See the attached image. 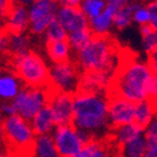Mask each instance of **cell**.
<instances>
[{"instance_id": "8d00e7d4", "label": "cell", "mask_w": 157, "mask_h": 157, "mask_svg": "<svg viewBox=\"0 0 157 157\" xmlns=\"http://www.w3.org/2000/svg\"><path fill=\"white\" fill-rule=\"evenodd\" d=\"M147 64L150 66L151 70L153 73L157 74V48L155 49L154 52H151L148 55V59H147Z\"/></svg>"}, {"instance_id": "603a6c76", "label": "cell", "mask_w": 157, "mask_h": 157, "mask_svg": "<svg viewBox=\"0 0 157 157\" xmlns=\"http://www.w3.org/2000/svg\"><path fill=\"white\" fill-rule=\"evenodd\" d=\"M146 147L144 135H140L119 147V157H143Z\"/></svg>"}, {"instance_id": "5b68a950", "label": "cell", "mask_w": 157, "mask_h": 157, "mask_svg": "<svg viewBox=\"0 0 157 157\" xmlns=\"http://www.w3.org/2000/svg\"><path fill=\"white\" fill-rule=\"evenodd\" d=\"M12 66L14 72L24 86L46 87L48 86V64L37 52L29 50L13 56Z\"/></svg>"}, {"instance_id": "ba28073f", "label": "cell", "mask_w": 157, "mask_h": 157, "mask_svg": "<svg viewBox=\"0 0 157 157\" xmlns=\"http://www.w3.org/2000/svg\"><path fill=\"white\" fill-rule=\"evenodd\" d=\"M81 73L75 63L56 62L48 68V85L52 91L75 94L78 91Z\"/></svg>"}, {"instance_id": "d590c367", "label": "cell", "mask_w": 157, "mask_h": 157, "mask_svg": "<svg viewBox=\"0 0 157 157\" xmlns=\"http://www.w3.org/2000/svg\"><path fill=\"white\" fill-rule=\"evenodd\" d=\"M13 3H14V0H0V21L6 19Z\"/></svg>"}, {"instance_id": "4dcf8cb0", "label": "cell", "mask_w": 157, "mask_h": 157, "mask_svg": "<svg viewBox=\"0 0 157 157\" xmlns=\"http://www.w3.org/2000/svg\"><path fill=\"white\" fill-rule=\"evenodd\" d=\"M143 135H144L147 144L157 142V113H155L152 120L148 122V124L144 128Z\"/></svg>"}, {"instance_id": "4316f807", "label": "cell", "mask_w": 157, "mask_h": 157, "mask_svg": "<svg viewBox=\"0 0 157 157\" xmlns=\"http://www.w3.org/2000/svg\"><path fill=\"white\" fill-rule=\"evenodd\" d=\"M140 33L142 37L143 50L150 55L157 48V31L147 24L140 26Z\"/></svg>"}, {"instance_id": "ab89813d", "label": "cell", "mask_w": 157, "mask_h": 157, "mask_svg": "<svg viewBox=\"0 0 157 157\" xmlns=\"http://www.w3.org/2000/svg\"><path fill=\"white\" fill-rule=\"evenodd\" d=\"M107 5H110L115 7L116 9H120V8L127 6L129 2H131V0H106Z\"/></svg>"}, {"instance_id": "83f0119b", "label": "cell", "mask_w": 157, "mask_h": 157, "mask_svg": "<svg viewBox=\"0 0 157 157\" xmlns=\"http://www.w3.org/2000/svg\"><path fill=\"white\" fill-rule=\"evenodd\" d=\"M106 6H107L106 0H82L78 8L90 21L101 14Z\"/></svg>"}, {"instance_id": "2e32d148", "label": "cell", "mask_w": 157, "mask_h": 157, "mask_svg": "<svg viewBox=\"0 0 157 157\" xmlns=\"http://www.w3.org/2000/svg\"><path fill=\"white\" fill-rule=\"evenodd\" d=\"M117 11L115 7L107 5L103 12L94 19L88 21V29L93 35L96 36H107L113 27V17Z\"/></svg>"}, {"instance_id": "d4e9b609", "label": "cell", "mask_w": 157, "mask_h": 157, "mask_svg": "<svg viewBox=\"0 0 157 157\" xmlns=\"http://www.w3.org/2000/svg\"><path fill=\"white\" fill-rule=\"evenodd\" d=\"M29 37L25 33H9V54L17 56L29 50Z\"/></svg>"}, {"instance_id": "e575fe53", "label": "cell", "mask_w": 157, "mask_h": 157, "mask_svg": "<svg viewBox=\"0 0 157 157\" xmlns=\"http://www.w3.org/2000/svg\"><path fill=\"white\" fill-rule=\"evenodd\" d=\"M0 110L2 113V115L6 117H10V116L17 115V109L13 104V101H0Z\"/></svg>"}, {"instance_id": "6da1fadb", "label": "cell", "mask_w": 157, "mask_h": 157, "mask_svg": "<svg viewBox=\"0 0 157 157\" xmlns=\"http://www.w3.org/2000/svg\"><path fill=\"white\" fill-rule=\"evenodd\" d=\"M107 93L78 91L73 94L72 124L92 139L103 140L110 125L108 122Z\"/></svg>"}, {"instance_id": "5bb4252c", "label": "cell", "mask_w": 157, "mask_h": 157, "mask_svg": "<svg viewBox=\"0 0 157 157\" xmlns=\"http://www.w3.org/2000/svg\"><path fill=\"white\" fill-rule=\"evenodd\" d=\"M3 29L9 33H25L29 29V10L24 6L13 3L5 19Z\"/></svg>"}, {"instance_id": "4fadbf2b", "label": "cell", "mask_w": 157, "mask_h": 157, "mask_svg": "<svg viewBox=\"0 0 157 157\" xmlns=\"http://www.w3.org/2000/svg\"><path fill=\"white\" fill-rule=\"evenodd\" d=\"M56 20L66 32L72 33L80 29H88V20L78 7H59Z\"/></svg>"}, {"instance_id": "52a82bcc", "label": "cell", "mask_w": 157, "mask_h": 157, "mask_svg": "<svg viewBox=\"0 0 157 157\" xmlns=\"http://www.w3.org/2000/svg\"><path fill=\"white\" fill-rule=\"evenodd\" d=\"M52 91L49 85L46 87L24 86L12 101L17 109V115L31 121L40 109L48 105Z\"/></svg>"}, {"instance_id": "d6986e66", "label": "cell", "mask_w": 157, "mask_h": 157, "mask_svg": "<svg viewBox=\"0 0 157 157\" xmlns=\"http://www.w3.org/2000/svg\"><path fill=\"white\" fill-rule=\"evenodd\" d=\"M143 130L144 129L142 127H140L139 124H136L135 122L113 128V132H111L113 140L115 142L116 146L120 147L121 145L130 142L131 140H133L135 137L143 135Z\"/></svg>"}, {"instance_id": "3957f363", "label": "cell", "mask_w": 157, "mask_h": 157, "mask_svg": "<svg viewBox=\"0 0 157 157\" xmlns=\"http://www.w3.org/2000/svg\"><path fill=\"white\" fill-rule=\"evenodd\" d=\"M75 62L83 72H116L119 66L117 45L110 37L93 35L90 42L75 52Z\"/></svg>"}, {"instance_id": "7c38bea8", "label": "cell", "mask_w": 157, "mask_h": 157, "mask_svg": "<svg viewBox=\"0 0 157 157\" xmlns=\"http://www.w3.org/2000/svg\"><path fill=\"white\" fill-rule=\"evenodd\" d=\"M115 72L108 71H87L80 76L78 91L107 93Z\"/></svg>"}, {"instance_id": "1f68e13d", "label": "cell", "mask_w": 157, "mask_h": 157, "mask_svg": "<svg viewBox=\"0 0 157 157\" xmlns=\"http://www.w3.org/2000/svg\"><path fill=\"white\" fill-rule=\"evenodd\" d=\"M147 98L148 101L157 105V74L153 73L151 76L148 84H147V90H146Z\"/></svg>"}, {"instance_id": "9c48e42d", "label": "cell", "mask_w": 157, "mask_h": 157, "mask_svg": "<svg viewBox=\"0 0 157 157\" xmlns=\"http://www.w3.org/2000/svg\"><path fill=\"white\" fill-rule=\"evenodd\" d=\"M59 6L55 0H35L27 8L29 10V29L34 35L44 34L52 21L56 20Z\"/></svg>"}, {"instance_id": "d6a6232c", "label": "cell", "mask_w": 157, "mask_h": 157, "mask_svg": "<svg viewBox=\"0 0 157 157\" xmlns=\"http://www.w3.org/2000/svg\"><path fill=\"white\" fill-rule=\"evenodd\" d=\"M146 8L148 10V13H150L148 25L152 29L157 31V0H152L151 2H148L146 5Z\"/></svg>"}, {"instance_id": "836d02e7", "label": "cell", "mask_w": 157, "mask_h": 157, "mask_svg": "<svg viewBox=\"0 0 157 157\" xmlns=\"http://www.w3.org/2000/svg\"><path fill=\"white\" fill-rule=\"evenodd\" d=\"M9 54V32L0 29V56Z\"/></svg>"}, {"instance_id": "8fae6325", "label": "cell", "mask_w": 157, "mask_h": 157, "mask_svg": "<svg viewBox=\"0 0 157 157\" xmlns=\"http://www.w3.org/2000/svg\"><path fill=\"white\" fill-rule=\"evenodd\" d=\"M48 106L57 125L72 123L73 119V94L52 91Z\"/></svg>"}, {"instance_id": "7a4b0ae2", "label": "cell", "mask_w": 157, "mask_h": 157, "mask_svg": "<svg viewBox=\"0 0 157 157\" xmlns=\"http://www.w3.org/2000/svg\"><path fill=\"white\" fill-rule=\"evenodd\" d=\"M152 74L147 62L127 59L118 66L107 94L120 96L134 104L144 101L147 98V84Z\"/></svg>"}, {"instance_id": "f546056e", "label": "cell", "mask_w": 157, "mask_h": 157, "mask_svg": "<svg viewBox=\"0 0 157 157\" xmlns=\"http://www.w3.org/2000/svg\"><path fill=\"white\" fill-rule=\"evenodd\" d=\"M132 21L134 23H136L137 25H140V26L148 24V22H150V13H148L146 6L139 3V6L135 8L134 12H133Z\"/></svg>"}, {"instance_id": "60d3db41", "label": "cell", "mask_w": 157, "mask_h": 157, "mask_svg": "<svg viewBox=\"0 0 157 157\" xmlns=\"http://www.w3.org/2000/svg\"><path fill=\"white\" fill-rule=\"evenodd\" d=\"M34 1L35 0H14L15 3H19V5H21V6H24V7H26V8H29V6L34 2Z\"/></svg>"}, {"instance_id": "9a60e30c", "label": "cell", "mask_w": 157, "mask_h": 157, "mask_svg": "<svg viewBox=\"0 0 157 157\" xmlns=\"http://www.w3.org/2000/svg\"><path fill=\"white\" fill-rule=\"evenodd\" d=\"M24 87L15 72L0 70V101H11Z\"/></svg>"}, {"instance_id": "74e56055", "label": "cell", "mask_w": 157, "mask_h": 157, "mask_svg": "<svg viewBox=\"0 0 157 157\" xmlns=\"http://www.w3.org/2000/svg\"><path fill=\"white\" fill-rule=\"evenodd\" d=\"M143 157H157V142L148 143Z\"/></svg>"}, {"instance_id": "30bf717a", "label": "cell", "mask_w": 157, "mask_h": 157, "mask_svg": "<svg viewBox=\"0 0 157 157\" xmlns=\"http://www.w3.org/2000/svg\"><path fill=\"white\" fill-rule=\"evenodd\" d=\"M108 96V122L110 129L134 122L135 104L120 96Z\"/></svg>"}, {"instance_id": "b9f144b4", "label": "cell", "mask_w": 157, "mask_h": 157, "mask_svg": "<svg viewBox=\"0 0 157 157\" xmlns=\"http://www.w3.org/2000/svg\"><path fill=\"white\" fill-rule=\"evenodd\" d=\"M0 157H13V156L10 154L9 151H8L7 148H5V150L0 151Z\"/></svg>"}, {"instance_id": "f35d334b", "label": "cell", "mask_w": 157, "mask_h": 157, "mask_svg": "<svg viewBox=\"0 0 157 157\" xmlns=\"http://www.w3.org/2000/svg\"><path fill=\"white\" fill-rule=\"evenodd\" d=\"M59 7H80L82 0H55Z\"/></svg>"}, {"instance_id": "cb8c5ba5", "label": "cell", "mask_w": 157, "mask_h": 157, "mask_svg": "<svg viewBox=\"0 0 157 157\" xmlns=\"http://www.w3.org/2000/svg\"><path fill=\"white\" fill-rule=\"evenodd\" d=\"M140 2L131 1L127 6L117 9L113 17V27L117 29H124L132 23V15L135 8L139 6Z\"/></svg>"}, {"instance_id": "ac0fdd59", "label": "cell", "mask_w": 157, "mask_h": 157, "mask_svg": "<svg viewBox=\"0 0 157 157\" xmlns=\"http://www.w3.org/2000/svg\"><path fill=\"white\" fill-rule=\"evenodd\" d=\"M31 125L34 130L36 135H44V134H52L54 129L56 128L54 116L50 110L49 106H45L43 109L38 111L34 117L31 119Z\"/></svg>"}, {"instance_id": "44dd1931", "label": "cell", "mask_w": 157, "mask_h": 157, "mask_svg": "<svg viewBox=\"0 0 157 157\" xmlns=\"http://www.w3.org/2000/svg\"><path fill=\"white\" fill-rule=\"evenodd\" d=\"M157 113V105L148 99L135 103L134 122L144 129Z\"/></svg>"}, {"instance_id": "7bdbcfd3", "label": "cell", "mask_w": 157, "mask_h": 157, "mask_svg": "<svg viewBox=\"0 0 157 157\" xmlns=\"http://www.w3.org/2000/svg\"><path fill=\"white\" fill-rule=\"evenodd\" d=\"M3 120H5V116L2 115V113H1V110H0V124H2Z\"/></svg>"}, {"instance_id": "f1b7e54d", "label": "cell", "mask_w": 157, "mask_h": 157, "mask_svg": "<svg viewBox=\"0 0 157 157\" xmlns=\"http://www.w3.org/2000/svg\"><path fill=\"white\" fill-rule=\"evenodd\" d=\"M67 36H68V33L66 32V29L60 25V23L57 20L52 21L44 32V37L46 43L67 40Z\"/></svg>"}, {"instance_id": "7402d4cb", "label": "cell", "mask_w": 157, "mask_h": 157, "mask_svg": "<svg viewBox=\"0 0 157 157\" xmlns=\"http://www.w3.org/2000/svg\"><path fill=\"white\" fill-rule=\"evenodd\" d=\"M71 50V47L67 40L46 43V54L52 63L70 60Z\"/></svg>"}, {"instance_id": "277c9868", "label": "cell", "mask_w": 157, "mask_h": 157, "mask_svg": "<svg viewBox=\"0 0 157 157\" xmlns=\"http://www.w3.org/2000/svg\"><path fill=\"white\" fill-rule=\"evenodd\" d=\"M2 130L6 147L13 157H33L36 134L29 120L19 115L6 117Z\"/></svg>"}, {"instance_id": "ffe728a7", "label": "cell", "mask_w": 157, "mask_h": 157, "mask_svg": "<svg viewBox=\"0 0 157 157\" xmlns=\"http://www.w3.org/2000/svg\"><path fill=\"white\" fill-rule=\"evenodd\" d=\"M33 157H60L52 135H36L33 144Z\"/></svg>"}, {"instance_id": "484cf974", "label": "cell", "mask_w": 157, "mask_h": 157, "mask_svg": "<svg viewBox=\"0 0 157 157\" xmlns=\"http://www.w3.org/2000/svg\"><path fill=\"white\" fill-rule=\"evenodd\" d=\"M92 36H93V34L90 31V29H80V31L69 33L67 36V42L70 45L71 49H73L74 52H78L90 42Z\"/></svg>"}, {"instance_id": "8992f818", "label": "cell", "mask_w": 157, "mask_h": 157, "mask_svg": "<svg viewBox=\"0 0 157 157\" xmlns=\"http://www.w3.org/2000/svg\"><path fill=\"white\" fill-rule=\"evenodd\" d=\"M50 135L60 157L75 156L88 141L93 140L90 135L78 130L72 123L56 125Z\"/></svg>"}, {"instance_id": "e0dca14e", "label": "cell", "mask_w": 157, "mask_h": 157, "mask_svg": "<svg viewBox=\"0 0 157 157\" xmlns=\"http://www.w3.org/2000/svg\"><path fill=\"white\" fill-rule=\"evenodd\" d=\"M116 148L115 146L104 141V139H93L88 141L82 147V150L73 157H119V150L117 151Z\"/></svg>"}]
</instances>
